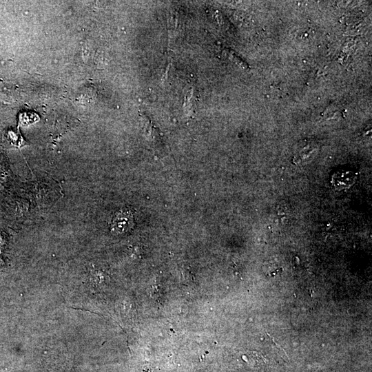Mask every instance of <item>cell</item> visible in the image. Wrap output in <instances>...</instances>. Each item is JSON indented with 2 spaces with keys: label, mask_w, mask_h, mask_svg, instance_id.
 <instances>
[{
  "label": "cell",
  "mask_w": 372,
  "mask_h": 372,
  "mask_svg": "<svg viewBox=\"0 0 372 372\" xmlns=\"http://www.w3.org/2000/svg\"><path fill=\"white\" fill-rule=\"evenodd\" d=\"M134 224L133 216L128 211L118 212L112 222V231L114 233H123L129 230Z\"/></svg>",
  "instance_id": "obj_1"
},
{
  "label": "cell",
  "mask_w": 372,
  "mask_h": 372,
  "mask_svg": "<svg viewBox=\"0 0 372 372\" xmlns=\"http://www.w3.org/2000/svg\"><path fill=\"white\" fill-rule=\"evenodd\" d=\"M355 174L351 171H339L331 177V185L337 190L348 188L355 180Z\"/></svg>",
  "instance_id": "obj_2"
},
{
  "label": "cell",
  "mask_w": 372,
  "mask_h": 372,
  "mask_svg": "<svg viewBox=\"0 0 372 372\" xmlns=\"http://www.w3.org/2000/svg\"><path fill=\"white\" fill-rule=\"evenodd\" d=\"M227 53L229 59H231L234 62L242 68H246L245 63L242 59H240L238 56L234 53V52L227 51Z\"/></svg>",
  "instance_id": "obj_4"
},
{
  "label": "cell",
  "mask_w": 372,
  "mask_h": 372,
  "mask_svg": "<svg viewBox=\"0 0 372 372\" xmlns=\"http://www.w3.org/2000/svg\"><path fill=\"white\" fill-rule=\"evenodd\" d=\"M196 96L194 94V91L191 90L185 98L184 104L185 113L191 114L196 108Z\"/></svg>",
  "instance_id": "obj_3"
}]
</instances>
